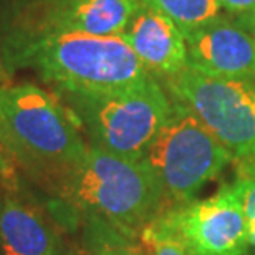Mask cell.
<instances>
[{
  "label": "cell",
  "mask_w": 255,
  "mask_h": 255,
  "mask_svg": "<svg viewBox=\"0 0 255 255\" xmlns=\"http://www.w3.org/2000/svg\"><path fill=\"white\" fill-rule=\"evenodd\" d=\"M141 0H3L0 10V58L52 33L121 35Z\"/></svg>",
  "instance_id": "obj_5"
},
{
  "label": "cell",
  "mask_w": 255,
  "mask_h": 255,
  "mask_svg": "<svg viewBox=\"0 0 255 255\" xmlns=\"http://www.w3.org/2000/svg\"><path fill=\"white\" fill-rule=\"evenodd\" d=\"M239 25L244 27L246 30H249L251 33L252 32L255 33V8L252 10V12L241 15V17H239Z\"/></svg>",
  "instance_id": "obj_17"
},
{
  "label": "cell",
  "mask_w": 255,
  "mask_h": 255,
  "mask_svg": "<svg viewBox=\"0 0 255 255\" xmlns=\"http://www.w3.org/2000/svg\"><path fill=\"white\" fill-rule=\"evenodd\" d=\"M232 159L231 152L177 101L144 157L166 197L186 204Z\"/></svg>",
  "instance_id": "obj_6"
},
{
  "label": "cell",
  "mask_w": 255,
  "mask_h": 255,
  "mask_svg": "<svg viewBox=\"0 0 255 255\" xmlns=\"http://www.w3.org/2000/svg\"><path fill=\"white\" fill-rule=\"evenodd\" d=\"M0 247L3 255H57L58 236L40 207L7 199L0 206Z\"/></svg>",
  "instance_id": "obj_11"
},
{
  "label": "cell",
  "mask_w": 255,
  "mask_h": 255,
  "mask_svg": "<svg viewBox=\"0 0 255 255\" xmlns=\"http://www.w3.org/2000/svg\"><path fill=\"white\" fill-rule=\"evenodd\" d=\"M141 3L172 20L184 38L202 25L219 18L222 10L217 0H141Z\"/></svg>",
  "instance_id": "obj_12"
},
{
  "label": "cell",
  "mask_w": 255,
  "mask_h": 255,
  "mask_svg": "<svg viewBox=\"0 0 255 255\" xmlns=\"http://www.w3.org/2000/svg\"><path fill=\"white\" fill-rule=\"evenodd\" d=\"M249 157H251L252 161H255V154H254V156H249Z\"/></svg>",
  "instance_id": "obj_20"
},
{
  "label": "cell",
  "mask_w": 255,
  "mask_h": 255,
  "mask_svg": "<svg viewBox=\"0 0 255 255\" xmlns=\"http://www.w3.org/2000/svg\"><path fill=\"white\" fill-rule=\"evenodd\" d=\"M121 38L149 73L169 78L187 66V47L182 32L166 15L142 3Z\"/></svg>",
  "instance_id": "obj_10"
},
{
  "label": "cell",
  "mask_w": 255,
  "mask_h": 255,
  "mask_svg": "<svg viewBox=\"0 0 255 255\" xmlns=\"http://www.w3.org/2000/svg\"><path fill=\"white\" fill-rule=\"evenodd\" d=\"M81 211L116 227L144 229L161 216L166 192L146 161L90 146L81 161L55 186Z\"/></svg>",
  "instance_id": "obj_3"
},
{
  "label": "cell",
  "mask_w": 255,
  "mask_h": 255,
  "mask_svg": "<svg viewBox=\"0 0 255 255\" xmlns=\"http://www.w3.org/2000/svg\"><path fill=\"white\" fill-rule=\"evenodd\" d=\"M0 146L27 172L53 186L88 149L75 115L28 83L0 86Z\"/></svg>",
  "instance_id": "obj_2"
},
{
  "label": "cell",
  "mask_w": 255,
  "mask_h": 255,
  "mask_svg": "<svg viewBox=\"0 0 255 255\" xmlns=\"http://www.w3.org/2000/svg\"><path fill=\"white\" fill-rule=\"evenodd\" d=\"M236 184L241 191L242 201H255V161L251 157L237 159Z\"/></svg>",
  "instance_id": "obj_14"
},
{
  "label": "cell",
  "mask_w": 255,
  "mask_h": 255,
  "mask_svg": "<svg viewBox=\"0 0 255 255\" xmlns=\"http://www.w3.org/2000/svg\"><path fill=\"white\" fill-rule=\"evenodd\" d=\"M5 70L33 68L66 96L98 98L144 85L151 73L121 35L52 33L3 60Z\"/></svg>",
  "instance_id": "obj_1"
},
{
  "label": "cell",
  "mask_w": 255,
  "mask_h": 255,
  "mask_svg": "<svg viewBox=\"0 0 255 255\" xmlns=\"http://www.w3.org/2000/svg\"><path fill=\"white\" fill-rule=\"evenodd\" d=\"M161 222L184 242L191 255H246L249 227L236 181L204 201L162 212Z\"/></svg>",
  "instance_id": "obj_8"
},
{
  "label": "cell",
  "mask_w": 255,
  "mask_h": 255,
  "mask_svg": "<svg viewBox=\"0 0 255 255\" xmlns=\"http://www.w3.org/2000/svg\"><path fill=\"white\" fill-rule=\"evenodd\" d=\"M141 239L147 255H191L184 242L169 231L159 217L142 229Z\"/></svg>",
  "instance_id": "obj_13"
},
{
  "label": "cell",
  "mask_w": 255,
  "mask_h": 255,
  "mask_svg": "<svg viewBox=\"0 0 255 255\" xmlns=\"http://www.w3.org/2000/svg\"><path fill=\"white\" fill-rule=\"evenodd\" d=\"M8 78V73L7 70H5V66L2 63V58H0V80H7Z\"/></svg>",
  "instance_id": "obj_19"
},
{
  "label": "cell",
  "mask_w": 255,
  "mask_h": 255,
  "mask_svg": "<svg viewBox=\"0 0 255 255\" xmlns=\"http://www.w3.org/2000/svg\"><path fill=\"white\" fill-rule=\"evenodd\" d=\"M187 65L202 73L255 80V35L219 17L186 37Z\"/></svg>",
  "instance_id": "obj_9"
},
{
  "label": "cell",
  "mask_w": 255,
  "mask_h": 255,
  "mask_svg": "<svg viewBox=\"0 0 255 255\" xmlns=\"http://www.w3.org/2000/svg\"><path fill=\"white\" fill-rule=\"evenodd\" d=\"M167 86L234 159L255 154L254 80L212 76L187 65L167 78Z\"/></svg>",
  "instance_id": "obj_7"
},
{
  "label": "cell",
  "mask_w": 255,
  "mask_h": 255,
  "mask_svg": "<svg viewBox=\"0 0 255 255\" xmlns=\"http://www.w3.org/2000/svg\"><path fill=\"white\" fill-rule=\"evenodd\" d=\"M244 211L247 217V227H249V244L255 247V201H242Z\"/></svg>",
  "instance_id": "obj_16"
},
{
  "label": "cell",
  "mask_w": 255,
  "mask_h": 255,
  "mask_svg": "<svg viewBox=\"0 0 255 255\" xmlns=\"http://www.w3.org/2000/svg\"><path fill=\"white\" fill-rule=\"evenodd\" d=\"M96 255H141L134 251H128V249H111V251H105Z\"/></svg>",
  "instance_id": "obj_18"
},
{
  "label": "cell",
  "mask_w": 255,
  "mask_h": 255,
  "mask_svg": "<svg viewBox=\"0 0 255 255\" xmlns=\"http://www.w3.org/2000/svg\"><path fill=\"white\" fill-rule=\"evenodd\" d=\"M70 111L88 132L91 146L144 161L172 111V101L154 80L98 98L66 96Z\"/></svg>",
  "instance_id": "obj_4"
},
{
  "label": "cell",
  "mask_w": 255,
  "mask_h": 255,
  "mask_svg": "<svg viewBox=\"0 0 255 255\" xmlns=\"http://www.w3.org/2000/svg\"><path fill=\"white\" fill-rule=\"evenodd\" d=\"M222 5V8L229 10L232 13H249L255 8V0H217Z\"/></svg>",
  "instance_id": "obj_15"
}]
</instances>
